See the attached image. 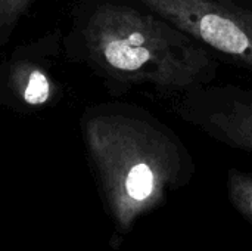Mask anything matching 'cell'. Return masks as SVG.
I'll return each instance as SVG.
<instances>
[{
    "mask_svg": "<svg viewBox=\"0 0 252 251\" xmlns=\"http://www.w3.org/2000/svg\"><path fill=\"white\" fill-rule=\"evenodd\" d=\"M32 0H0V44L15 28Z\"/></svg>",
    "mask_w": 252,
    "mask_h": 251,
    "instance_id": "6",
    "label": "cell"
},
{
    "mask_svg": "<svg viewBox=\"0 0 252 251\" xmlns=\"http://www.w3.org/2000/svg\"><path fill=\"white\" fill-rule=\"evenodd\" d=\"M171 109L208 138L252 152V89L213 81L173 98Z\"/></svg>",
    "mask_w": 252,
    "mask_h": 251,
    "instance_id": "4",
    "label": "cell"
},
{
    "mask_svg": "<svg viewBox=\"0 0 252 251\" xmlns=\"http://www.w3.org/2000/svg\"><path fill=\"white\" fill-rule=\"evenodd\" d=\"M81 37L90 64L124 87L149 86L173 99L219 75L213 50L131 0H99Z\"/></svg>",
    "mask_w": 252,
    "mask_h": 251,
    "instance_id": "1",
    "label": "cell"
},
{
    "mask_svg": "<svg viewBox=\"0 0 252 251\" xmlns=\"http://www.w3.org/2000/svg\"><path fill=\"white\" fill-rule=\"evenodd\" d=\"M83 129L103 188L121 209L151 201L192 172V157L177 133L142 107H102Z\"/></svg>",
    "mask_w": 252,
    "mask_h": 251,
    "instance_id": "2",
    "label": "cell"
},
{
    "mask_svg": "<svg viewBox=\"0 0 252 251\" xmlns=\"http://www.w3.org/2000/svg\"><path fill=\"white\" fill-rule=\"evenodd\" d=\"M16 84L22 99L31 105H41L50 96L52 84L40 70L30 68L21 71L18 74Z\"/></svg>",
    "mask_w": 252,
    "mask_h": 251,
    "instance_id": "5",
    "label": "cell"
},
{
    "mask_svg": "<svg viewBox=\"0 0 252 251\" xmlns=\"http://www.w3.org/2000/svg\"><path fill=\"white\" fill-rule=\"evenodd\" d=\"M252 72V4L238 0H131Z\"/></svg>",
    "mask_w": 252,
    "mask_h": 251,
    "instance_id": "3",
    "label": "cell"
},
{
    "mask_svg": "<svg viewBox=\"0 0 252 251\" xmlns=\"http://www.w3.org/2000/svg\"><path fill=\"white\" fill-rule=\"evenodd\" d=\"M238 1H242V3H248V4H252V0H238Z\"/></svg>",
    "mask_w": 252,
    "mask_h": 251,
    "instance_id": "7",
    "label": "cell"
}]
</instances>
